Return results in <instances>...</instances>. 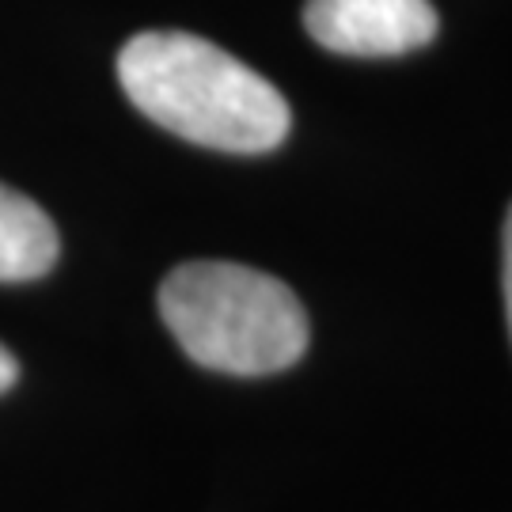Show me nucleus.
I'll list each match as a JSON object with an SVG mask.
<instances>
[{"label":"nucleus","instance_id":"nucleus-1","mask_svg":"<svg viewBox=\"0 0 512 512\" xmlns=\"http://www.w3.org/2000/svg\"><path fill=\"white\" fill-rule=\"evenodd\" d=\"M129 103L175 137L255 156L289 137V103L266 76L186 31L133 35L118 54Z\"/></svg>","mask_w":512,"mask_h":512},{"label":"nucleus","instance_id":"nucleus-2","mask_svg":"<svg viewBox=\"0 0 512 512\" xmlns=\"http://www.w3.org/2000/svg\"><path fill=\"white\" fill-rule=\"evenodd\" d=\"M160 315L190 361L228 376H270L308 349L293 289L239 262H183L160 285Z\"/></svg>","mask_w":512,"mask_h":512},{"label":"nucleus","instance_id":"nucleus-3","mask_svg":"<svg viewBox=\"0 0 512 512\" xmlns=\"http://www.w3.org/2000/svg\"><path fill=\"white\" fill-rule=\"evenodd\" d=\"M304 27L334 54L395 57L433 42L437 12L429 0H308Z\"/></svg>","mask_w":512,"mask_h":512},{"label":"nucleus","instance_id":"nucleus-4","mask_svg":"<svg viewBox=\"0 0 512 512\" xmlns=\"http://www.w3.org/2000/svg\"><path fill=\"white\" fill-rule=\"evenodd\" d=\"M57 262V228L46 209L0 183V281L19 285L50 274Z\"/></svg>","mask_w":512,"mask_h":512},{"label":"nucleus","instance_id":"nucleus-6","mask_svg":"<svg viewBox=\"0 0 512 512\" xmlns=\"http://www.w3.org/2000/svg\"><path fill=\"white\" fill-rule=\"evenodd\" d=\"M16 380H19V365H16V357H12L8 349L0 346V395H4L8 387L16 384Z\"/></svg>","mask_w":512,"mask_h":512},{"label":"nucleus","instance_id":"nucleus-5","mask_svg":"<svg viewBox=\"0 0 512 512\" xmlns=\"http://www.w3.org/2000/svg\"><path fill=\"white\" fill-rule=\"evenodd\" d=\"M501 281H505V308H509V330H512V209L505 217V270H501Z\"/></svg>","mask_w":512,"mask_h":512}]
</instances>
